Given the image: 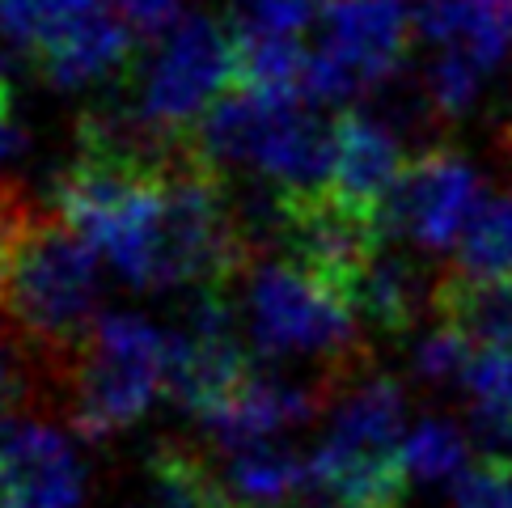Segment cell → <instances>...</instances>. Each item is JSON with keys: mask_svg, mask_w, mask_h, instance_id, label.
<instances>
[{"mask_svg": "<svg viewBox=\"0 0 512 508\" xmlns=\"http://www.w3.org/2000/svg\"><path fill=\"white\" fill-rule=\"evenodd\" d=\"M407 398L386 373L347 369L326 441L309 453L314 496L326 508H398L407 496Z\"/></svg>", "mask_w": 512, "mask_h": 508, "instance_id": "1", "label": "cell"}, {"mask_svg": "<svg viewBox=\"0 0 512 508\" xmlns=\"http://www.w3.org/2000/svg\"><path fill=\"white\" fill-rule=\"evenodd\" d=\"M98 250L60 216H39L5 276L0 322L68 365L94 326Z\"/></svg>", "mask_w": 512, "mask_h": 508, "instance_id": "2", "label": "cell"}, {"mask_svg": "<svg viewBox=\"0 0 512 508\" xmlns=\"http://www.w3.org/2000/svg\"><path fill=\"white\" fill-rule=\"evenodd\" d=\"M195 140L216 166L233 161L259 170L280 187V195H305L331 183L335 123H322L297 94L233 89L195 127Z\"/></svg>", "mask_w": 512, "mask_h": 508, "instance_id": "3", "label": "cell"}, {"mask_svg": "<svg viewBox=\"0 0 512 508\" xmlns=\"http://www.w3.org/2000/svg\"><path fill=\"white\" fill-rule=\"evenodd\" d=\"M64 377L81 437H115L170 386V339L136 314H106L89 326Z\"/></svg>", "mask_w": 512, "mask_h": 508, "instance_id": "4", "label": "cell"}, {"mask_svg": "<svg viewBox=\"0 0 512 508\" xmlns=\"http://www.w3.org/2000/svg\"><path fill=\"white\" fill-rule=\"evenodd\" d=\"M242 305L254 343L271 356H326L331 369L360 360L352 305L297 259L246 263Z\"/></svg>", "mask_w": 512, "mask_h": 508, "instance_id": "5", "label": "cell"}, {"mask_svg": "<svg viewBox=\"0 0 512 508\" xmlns=\"http://www.w3.org/2000/svg\"><path fill=\"white\" fill-rule=\"evenodd\" d=\"M237 85L233 39L208 17H182L161 34L140 72V119L166 136H191Z\"/></svg>", "mask_w": 512, "mask_h": 508, "instance_id": "6", "label": "cell"}, {"mask_svg": "<svg viewBox=\"0 0 512 508\" xmlns=\"http://www.w3.org/2000/svg\"><path fill=\"white\" fill-rule=\"evenodd\" d=\"M411 47V9L402 0H331L309 47L305 94L314 102H347L394 77Z\"/></svg>", "mask_w": 512, "mask_h": 508, "instance_id": "7", "label": "cell"}, {"mask_svg": "<svg viewBox=\"0 0 512 508\" xmlns=\"http://www.w3.org/2000/svg\"><path fill=\"white\" fill-rule=\"evenodd\" d=\"M483 204V183L470 161L449 149H428L402 170L386 204V233H398L419 250H449L462 246Z\"/></svg>", "mask_w": 512, "mask_h": 508, "instance_id": "8", "label": "cell"}, {"mask_svg": "<svg viewBox=\"0 0 512 508\" xmlns=\"http://www.w3.org/2000/svg\"><path fill=\"white\" fill-rule=\"evenodd\" d=\"M233 331L237 314L229 310V293H204L187 331L170 335V390L204 424L216 411H225L254 377Z\"/></svg>", "mask_w": 512, "mask_h": 508, "instance_id": "9", "label": "cell"}, {"mask_svg": "<svg viewBox=\"0 0 512 508\" xmlns=\"http://www.w3.org/2000/svg\"><path fill=\"white\" fill-rule=\"evenodd\" d=\"M85 470L64 432L34 415H0V508H81Z\"/></svg>", "mask_w": 512, "mask_h": 508, "instance_id": "10", "label": "cell"}, {"mask_svg": "<svg viewBox=\"0 0 512 508\" xmlns=\"http://www.w3.org/2000/svg\"><path fill=\"white\" fill-rule=\"evenodd\" d=\"M402 170V144L386 123H377L360 111H347L335 119V166H331V191L347 208L369 212L386 225V204L398 187Z\"/></svg>", "mask_w": 512, "mask_h": 508, "instance_id": "11", "label": "cell"}, {"mask_svg": "<svg viewBox=\"0 0 512 508\" xmlns=\"http://www.w3.org/2000/svg\"><path fill=\"white\" fill-rule=\"evenodd\" d=\"M322 398L305 386H292L284 377H259L254 373L237 398L216 411L212 420L204 424L212 432V441H221L229 453L233 449H246V445H263V441H276L280 432L297 428L305 420H314Z\"/></svg>", "mask_w": 512, "mask_h": 508, "instance_id": "12", "label": "cell"}, {"mask_svg": "<svg viewBox=\"0 0 512 508\" xmlns=\"http://www.w3.org/2000/svg\"><path fill=\"white\" fill-rule=\"evenodd\" d=\"M132 39H136L132 26H127L111 0H106L102 9H94L89 17H81L77 26L56 34V39L39 51V64L56 85L77 89L89 81H102L106 72H115L127 60V51H132Z\"/></svg>", "mask_w": 512, "mask_h": 508, "instance_id": "13", "label": "cell"}, {"mask_svg": "<svg viewBox=\"0 0 512 508\" xmlns=\"http://www.w3.org/2000/svg\"><path fill=\"white\" fill-rule=\"evenodd\" d=\"M419 30L441 51H453L483 72H496L512 47V9L474 5V0H424Z\"/></svg>", "mask_w": 512, "mask_h": 508, "instance_id": "14", "label": "cell"}, {"mask_svg": "<svg viewBox=\"0 0 512 508\" xmlns=\"http://www.w3.org/2000/svg\"><path fill=\"white\" fill-rule=\"evenodd\" d=\"M225 492L242 508H288L301 496H314L309 458H301V453H292L276 441L233 449Z\"/></svg>", "mask_w": 512, "mask_h": 508, "instance_id": "15", "label": "cell"}, {"mask_svg": "<svg viewBox=\"0 0 512 508\" xmlns=\"http://www.w3.org/2000/svg\"><path fill=\"white\" fill-rule=\"evenodd\" d=\"M432 310L474 348H512V280H470L449 271L432 293Z\"/></svg>", "mask_w": 512, "mask_h": 508, "instance_id": "16", "label": "cell"}, {"mask_svg": "<svg viewBox=\"0 0 512 508\" xmlns=\"http://www.w3.org/2000/svg\"><path fill=\"white\" fill-rule=\"evenodd\" d=\"M424 276L398 254L381 250L377 259L360 271L347 288V305L360 322H369L381 335H402L407 326H415L419 310H424Z\"/></svg>", "mask_w": 512, "mask_h": 508, "instance_id": "17", "label": "cell"}, {"mask_svg": "<svg viewBox=\"0 0 512 508\" xmlns=\"http://www.w3.org/2000/svg\"><path fill=\"white\" fill-rule=\"evenodd\" d=\"M136 508H242L212 479L204 458L182 445L161 449L149 466V492Z\"/></svg>", "mask_w": 512, "mask_h": 508, "instance_id": "18", "label": "cell"}, {"mask_svg": "<svg viewBox=\"0 0 512 508\" xmlns=\"http://www.w3.org/2000/svg\"><path fill=\"white\" fill-rule=\"evenodd\" d=\"M457 271L470 280H512V195L487 199L457 246Z\"/></svg>", "mask_w": 512, "mask_h": 508, "instance_id": "19", "label": "cell"}, {"mask_svg": "<svg viewBox=\"0 0 512 508\" xmlns=\"http://www.w3.org/2000/svg\"><path fill=\"white\" fill-rule=\"evenodd\" d=\"M462 386L474 398V420L491 441L512 445V348H479Z\"/></svg>", "mask_w": 512, "mask_h": 508, "instance_id": "20", "label": "cell"}, {"mask_svg": "<svg viewBox=\"0 0 512 508\" xmlns=\"http://www.w3.org/2000/svg\"><path fill=\"white\" fill-rule=\"evenodd\" d=\"M102 5L106 0H0V30L13 47H26L39 56L56 34L77 26L81 17Z\"/></svg>", "mask_w": 512, "mask_h": 508, "instance_id": "21", "label": "cell"}, {"mask_svg": "<svg viewBox=\"0 0 512 508\" xmlns=\"http://www.w3.org/2000/svg\"><path fill=\"white\" fill-rule=\"evenodd\" d=\"M322 0H233L229 39H267V43H305V30L322 17Z\"/></svg>", "mask_w": 512, "mask_h": 508, "instance_id": "22", "label": "cell"}, {"mask_svg": "<svg viewBox=\"0 0 512 508\" xmlns=\"http://www.w3.org/2000/svg\"><path fill=\"white\" fill-rule=\"evenodd\" d=\"M470 449L462 428H453L449 420H424L407 432L402 441V466L407 479L415 483H436V479H457L470 466Z\"/></svg>", "mask_w": 512, "mask_h": 508, "instance_id": "23", "label": "cell"}, {"mask_svg": "<svg viewBox=\"0 0 512 508\" xmlns=\"http://www.w3.org/2000/svg\"><path fill=\"white\" fill-rule=\"evenodd\" d=\"M483 81H487V72L479 64L453 56V51H441L436 64L428 68V98L436 102L441 115H466L474 98H479Z\"/></svg>", "mask_w": 512, "mask_h": 508, "instance_id": "24", "label": "cell"}, {"mask_svg": "<svg viewBox=\"0 0 512 508\" xmlns=\"http://www.w3.org/2000/svg\"><path fill=\"white\" fill-rule=\"evenodd\" d=\"M453 508H512V458H487L470 462L453 479Z\"/></svg>", "mask_w": 512, "mask_h": 508, "instance_id": "25", "label": "cell"}, {"mask_svg": "<svg viewBox=\"0 0 512 508\" xmlns=\"http://www.w3.org/2000/svg\"><path fill=\"white\" fill-rule=\"evenodd\" d=\"M474 352H479V348H474V343L462 331H453V326L441 322L432 335L419 339V348H415V373L424 377V381H466Z\"/></svg>", "mask_w": 512, "mask_h": 508, "instance_id": "26", "label": "cell"}, {"mask_svg": "<svg viewBox=\"0 0 512 508\" xmlns=\"http://www.w3.org/2000/svg\"><path fill=\"white\" fill-rule=\"evenodd\" d=\"M30 390V356L22 348V335L0 322V415H17L13 407Z\"/></svg>", "mask_w": 512, "mask_h": 508, "instance_id": "27", "label": "cell"}, {"mask_svg": "<svg viewBox=\"0 0 512 508\" xmlns=\"http://www.w3.org/2000/svg\"><path fill=\"white\" fill-rule=\"evenodd\" d=\"M39 221V216L30 212V204L13 187L0 183V293H5V276L17 259V250H22L30 225Z\"/></svg>", "mask_w": 512, "mask_h": 508, "instance_id": "28", "label": "cell"}, {"mask_svg": "<svg viewBox=\"0 0 512 508\" xmlns=\"http://www.w3.org/2000/svg\"><path fill=\"white\" fill-rule=\"evenodd\" d=\"M0 111H13V98H9V85L0 77Z\"/></svg>", "mask_w": 512, "mask_h": 508, "instance_id": "29", "label": "cell"}, {"mask_svg": "<svg viewBox=\"0 0 512 508\" xmlns=\"http://www.w3.org/2000/svg\"><path fill=\"white\" fill-rule=\"evenodd\" d=\"M474 5H496V9H512V0H474Z\"/></svg>", "mask_w": 512, "mask_h": 508, "instance_id": "30", "label": "cell"}]
</instances>
